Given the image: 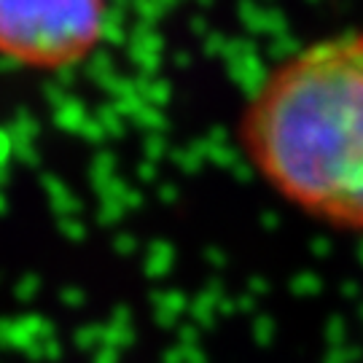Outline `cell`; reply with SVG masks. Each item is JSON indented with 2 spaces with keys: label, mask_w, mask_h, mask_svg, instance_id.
Segmentation results:
<instances>
[{
  "label": "cell",
  "mask_w": 363,
  "mask_h": 363,
  "mask_svg": "<svg viewBox=\"0 0 363 363\" xmlns=\"http://www.w3.org/2000/svg\"><path fill=\"white\" fill-rule=\"evenodd\" d=\"M240 145L277 196L363 234V30L312 40L247 97Z\"/></svg>",
  "instance_id": "cell-1"
},
{
  "label": "cell",
  "mask_w": 363,
  "mask_h": 363,
  "mask_svg": "<svg viewBox=\"0 0 363 363\" xmlns=\"http://www.w3.org/2000/svg\"><path fill=\"white\" fill-rule=\"evenodd\" d=\"M105 0H0V60L27 70L81 65L105 38Z\"/></svg>",
  "instance_id": "cell-2"
}]
</instances>
